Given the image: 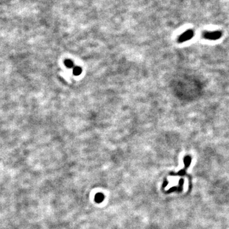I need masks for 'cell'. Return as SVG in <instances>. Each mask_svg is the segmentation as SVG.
Returning a JSON list of instances; mask_svg holds the SVG:
<instances>
[{
  "label": "cell",
  "instance_id": "4",
  "mask_svg": "<svg viewBox=\"0 0 229 229\" xmlns=\"http://www.w3.org/2000/svg\"><path fill=\"white\" fill-rule=\"evenodd\" d=\"M64 64H65V65L67 66V67H70V68H71V67H72L73 66V63L71 61V60H69V59L66 60L65 62H64Z\"/></svg>",
  "mask_w": 229,
  "mask_h": 229
},
{
  "label": "cell",
  "instance_id": "6",
  "mask_svg": "<svg viewBox=\"0 0 229 229\" xmlns=\"http://www.w3.org/2000/svg\"><path fill=\"white\" fill-rule=\"evenodd\" d=\"M96 200H97L98 202H101V200H102V199H103V196H102V194H99L96 195Z\"/></svg>",
  "mask_w": 229,
  "mask_h": 229
},
{
  "label": "cell",
  "instance_id": "3",
  "mask_svg": "<svg viewBox=\"0 0 229 229\" xmlns=\"http://www.w3.org/2000/svg\"><path fill=\"white\" fill-rule=\"evenodd\" d=\"M82 70L80 67H78H78H75V68L73 69V74L75 75H76V76L80 75V74L82 73Z\"/></svg>",
  "mask_w": 229,
  "mask_h": 229
},
{
  "label": "cell",
  "instance_id": "2",
  "mask_svg": "<svg viewBox=\"0 0 229 229\" xmlns=\"http://www.w3.org/2000/svg\"><path fill=\"white\" fill-rule=\"evenodd\" d=\"M194 36V31L192 29H188L187 31H185L183 34H181L179 37L178 41L180 43H183V42L186 41L188 40L192 39Z\"/></svg>",
  "mask_w": 229,
  "mask_h": 229
},
{
  "label": "cell",
  "instance_id": "1",
  "mask_svg": "<svg viewBox=\"0 0 229 229\" xmlns=\"http://www.w3.org/2000/svg\"><path fill=\"white\" fill-rule=\"evenodd\" d=\"M222 36V33L220 31H205L202 33V37L204 39L209 40H216L220 39Z\"/></svg>",
  "mask_w": 229,
  "mask_h": 229
},
{
  "label": "cell",
  "instance_id": "5",
  "mask_svg": "<svg viewBox=\"0 0 229 229\" xmlns=\"http://www.w3.org/2000/svg\"><path fill=\"white\" fill-rule=\"evenodd\" d=\"M184 162L185 163V165H189L190 163V162H191L190 157H185V159H184Z\"/></svg>",
  "mask_w": 229,
  "mask_h": 229
}]
</instances>
